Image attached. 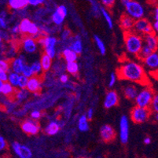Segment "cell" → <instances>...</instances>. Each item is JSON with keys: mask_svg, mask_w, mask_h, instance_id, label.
<instances>
[{"mask_svg": "<svg viewBox=\"0 0 158 158\" xmlns=\"http://www.w3.org/2000/svg\"><path fill=\"white\" fill-rule=\"evenodd\" d=\"M120 79L139 84H147V77L143 67L132 61H123L116 70Z\"/></svg>", "mask_w": 158, "mask_h": 158, "instance_id": "cell-1", "label": "cell"}, {"mask_svg": "<svg viewBox=\"0 0 158 158\" xmlns=\"http://www.w3.org/2000/svg\"><path fill=\"white\" fill-rule=\"evenodd\" d=\"M124 44L127 52L138 56L144 45V40L141 35L134 31H127L124 34Z\"/></svg>", "mask_w": 158, "mask_h": 158, "instance_id": "cell-2", "label": "cell"}, {"mask_svg": "<svg viewBox=\"0 0 158 158\" xmlns=\"http://www.w3.org/2000/svg\"><path fill=\"white\" fill-rule=\"evenodd\" d=\"M121 2L125 7L126 14L130 16L135 21L143 18L145 10L140 2L134 0H123Z\"/></svg>", "mask_w": 158, "mask_h": 158, "instance_id": "cell-3", "label": "cell"}, {"mask_svg": "<svg viewBox=\"0 0 158 158\" xmlns=\"http://www.w3.org/2000/svg\"><path fill=\"white\" fill-rule=\"evenodd\" d=\"M154 95V92L150 87H145L139 91L137 98L135 100L136 106L150 109Z\"/></svg>", "mask_w": 158, "mask_h": 158, "instance_id": "cell-4", "label": "cell"}, {"mask_svg": "<svg viewBox=\"0 0 158 158\" xmlns=\"http://www.w3.org/2000/svg\"><path fill=\"white\" fill-rule=\"evenodd\" d=\"M151 112L150 109L135 106L131 111V119L135 123H143L149 120Z\"/></svg>", "mask_w": 158, "mask_h": 158, "instance_id": "cell-5", "label": "cell"}, {"mask_svg": "<svg viewBox=\"0 0 158 158\" xmlns=\"http://www.w3.org/2000/svg\"><path fill=\"white\" fill-rule=\"evenodd\" d=\"M133 30H134L135 32L138 33L139 35L140 34H143L144 35H146L155 33L153 28V25L146 18H142V19L135 21L134 29Z\"/></svg>", "mask_w": 158, "mask_h": 158, "instance_id": "cell-6", "label": "cell"}, {"mask_svg": "<svg viewBox=\"0 0 158 158\" xmlns=\"http://www.w3.org/2000/svg\"><path fill=\"white\" fill-rule=\"evenodd\" d=\"M21 129L25 134L28 135H35L40 131V123L32 119H27L21 124Z\"/></svg>", "mask_w": 158, "mask_h": 158, "instance_id": "cell-7", "label": "cell"}, {"mask_svg": "<svg viewBox=\"0 0 158 158\" xmlns=\"http://www.w3.org/2000/svg\"><path fill=\"white\" fill-rule=\"evenodd\" d=\"M120 139L123 144H126L129 139V120L125 115L120 120Z\"/></svg>", "mask_w": 158, "mask_h": 158, "instance_id": "cell-8", "label": "cell"}, {"mask_svg": "<svg viewBox=\"0 0 158 158\" xmlns=\"http://www.w3.org/2000/svg\"><path fill=\"white\" fill-rule=\"evenodd\" d=\"M12 149L15 154L19 158H31L32 152L29 147L25 145H22L18 142L12 143Z\"/></svg>", "mask_w": 158, "mask_h": 158, "instance_id": "cell-9", "label": "cell"}, {"mask_svg": "<svg viewBox=\"0 0 158 158\" xmlns=\"http://www.w3.org/2000/svg\"><path fill=\"white\" fill-rule=\"evenodd\" d=\"M119 103V96L115 90H109L105 96L103 106L106 109H111L117 106Z\"/></svg>", "mask_w": 158, "mask_h": 158, "instance_id": "cell-10", "label": "cell"}, {"mask_svg": "<svg viewBox=\"0 0 158 158\" xmlns=\"http://www.w3.org/2000/svg\"><path fill=\"white\" fill-rule=\"evenodd\" d=\"M116 131L110 124H105L100 128V136L105 143H110L116 138Z\"/></svg>", "mask_w": 158, "mask_h": 158, "instance_id": "cell-11", "label": "cell"}, {"mask_svg": "<svg viewBox=\"0 0 158 158\" xmlns=\"http://www.w3.org/2000/svg\"><path fill=\"white\" fill-rule=\"evenodd\" d=\"M26 64V60L24 55H19L18 57H14L10 61L11 72L21 75L23 69Z\"/></svg>", "mask_w": 158, "mask_h": 158, "instance_id": "cell-12", "label": "cell"}, {"mask_svg": "<svg viewBox=\"0 0 158 158\" xmlns=\"http://www.w3.org/2000/svg\"><path fill=\"white\" fill-rule=\"evenodd\" d=\"M37 43L34 38L31 36H24L22 40V48L28 54H34L37 51Z\"/></svg>", "mask_w": 158, "mask_h": 158, "instance_id": "cell-13", "label": "cell"}, {"mask_svg": "<svg viewBox=\"0 0 158 158\" xmlns=\"http://www.w3.org/2000/svg\"><path fill=\"white\" fill-rule=\"evenodd\" d=\"M27 90L32 94H38L42 90V80L40 77H32L28 80Z\"/></svg>", "mask_w": 158, "mask_h": 158, "instance_id": "cell-14", "label": "cell"}, {"mask_svg": "<svg viewBox=\"0 0 158 158\" xmlns=\"http://www.w3.org/2000/svg\"><path fill=\"white\" fill-rule=\"evenodd\" d=\"M135 23V21L131 18L130 16L125 14H123L120 18V26L121 27L122 29L125 31V32H127V31H131L134 29Z\"/></svg>", "mask_w": 158, "mask_h": 158, "instance_id": "cell-15", "label": "cell"}, {"mask_svg": "<svg viewBox=\"0 0 158 158\" xmlns=\"http://www.w3.org/2000/svg\"><path fill=\"white\" fill-rule=\"evenodd\" d=\"M38 43L44 47V50H46V49L55 48L57 44V40L55 36L46 35V36H40Z\"/></svg>", "mask_w": 158, "mask_h": 158, "instance_id": "cell-16", "label": "cell"}, {"mask_svg": "<svg viewBox=\"0 0 158 158\" xmlns=\"http://www.w3.org/2000/svg\"><path fill=\"white\" fill-rule=\"evenodd\" d=\"M143 61L149 69H158V51L152 53L150 55L145 58Z\"/></svg>", "mask_w": 158, "mask_h": 158, "instance_id": "cell-17", "label": "cell"}, {"mask_svg": "<svg viewBox=\"0 0 158 158\" xmlns=\"http://www.w3.org/2000/svg\"><path fill=\"white\" fill-rule=\"evenodd\" d=\"M144 40V44L147 46L148 47L151 49L153 52L157 51L158 49V38L155 33L153 34H149V35H146L143 37Z\"/></svg>", "mask_w": 158, "mask_h": 158, "instance_id": "cell-18", "label": "cell"}, {"mask_svg": "<svg viewBox=\"0 0 158 158\" xmlns=\"http://www.w3.org/2000/svg\"><path fill=\"white\" fill-rule=\"evenodd\" d=\"M61 123L56 120H52V121L49 122L47 124V126L44 128V132L47 135H55L59 132L61 129Z\"/></svg>", "mask_w": 158, "mask_h": 158, "instance_id": "cell-19", "label": "cell"}, {"mask_svg": "<svg viewBox=\"0 0 158 158\" xmlns=\"http://www.w3.org/2000/svg\"><path fill=\"white\" fill-rule=\"evenodd\" d=\"M139 93V91L137 87L134 84L126 85L125 87L123 88V94L126 98L129 99V100H135Z\"/></svg>", "mask_w": 158, "mask_h": 158, "instance_id": "cell-20", "label": "cell"}, {"mask_svg": "<svg viewBox=\"0 0 158 158\" xmlns=\"http://www.w3.org/2000/svg\"><path fill=\"white\" fill-rule=\"evenodd\" d=\"M16 88L13 87L8 82L0 81V92L6 97H14L16 94Z\"/></svg>", "mask_w": 158, "mask_h": 158, "instance_id": "cell-21", "label": "cell"}, {"mask_svg": "<svg viewBox=\"0 0 158 158\" xmlns=\"http://www.w3.org/2000/svg\"><path fill=\"white\" fill-rule=\"evenodd\" d=\"M28 0H10L8 2V6L10 9L18 10H24L28 6Z\"/></svg>", "mask_w": 158, "mask_h": 158, "instance_id": "cell-22", "label": "cell"}, {"mask_svg": "<svg viewBox=\"0 0 158 158\" xmlns=\"http://www.w3.org/2000/svg\"><path fill=\"white\" fill-rule=\"evenodd\" d=\"M62 57L67 63L75 62V61H77V58H78V54L74 52L73 50L67 47V48L63 50Z\"/></svg>", "mask_w": 158, "mask_h": 158, "instance_id": "cell-23", "label": "cell"}, {"mask_svg": "<svg viewBox=\"0 0 158 158\" xmlns=\"http://www.w3.org/2000/svg\"><path fill=\"white\" fill-rule=\"evenodd\" d=\"M69 48H70L71 50H73L74 52L77 53V54H80L83 51V43H82V40L78 35L75 37L74 40L70 43L69 47Z\"/></svg>", "mask_w": 158, "mask_h": 158, "instance_id": "cell-24", "label": "cell"}, {"mask_svg": "<svg viewBox=\"0 0 158 158\" xmlns=\"http://www.w3.org/2000/svg\"><path fill=\"white\" fill-rule=\"evenodd\" d=\"M52 58L49 57L48 55L44 53L40 58V63L42 65V68L44 72H47L51 69V66H52Z\"/></svg>", "mask_w": 158, "mask_h": 158, "instance_id": "cell-25", "label": "cell"}, {"mask_svg": "<svg viewBox=\"0 0 158 158\" xmlns=\"http://www.w3.org/2000/svg\"><path fill=\"white\" fill-rule=\"evenodd\" d=\"M31 23H32V21H31L28 18H23L20 21L19 27L21 34H22V35H28V30H29Z\"/></svg>", "mask_w": 158, "mask_h": 158, "instance_id": "cell-26", "label": "cell"}, {"mask_svg": "<svg viewBox=\"0 0 158 158\" xmlns=\"http://www.w3.org/2000/svg\"><path fill=\"white\" fill-rule=\"evenodd\" d=\"M78 128L81 132H86L89 130V120L86 115H82L79 118Z\"/></svg>", "mask_w": 158, "mask_h": 158, "instance_id": "cell-27", "label": "cell"}, {"mask_svg": "<svg viewBox=\"0 0 158 158\" xmlns=\"http://www.w3.org/2000/svg\"><path fill=\"white\" fill-rule=\"evenodd\" d=\"M30 92L27 89H20V90L16 91V94L14 98L18 101V102H22L24 100L28 99L29 96Z\"/></svg>", "mask_w": 158, "mask_h": 158, "instance_id": "cell-28", "label": "cell"}, {"mask_svg": "<svg viewBox=\"0 0 158 158\" xmlns=\"http://www.w3.org/2000/svg\"><path fill=\"white\" fill-rule=\"evenodd\" d=\"M66 71L68 72L69 74L72 75H77V73H79V64L77 61L75 62H69V63H66L65 66Z\"/></svg>", "mask_w": 158, "mask_h": 158, "instance_id": "cell-29", "label": "cell"}, {"mask_svg": "<svg viewBox=\"0 0 158 158\" xmlns=\"http://www.w3.org/2000/svg\"><path fill=\"white\" fill-rule=\"evenodd\" d=\"M20 75L18 73H15L14 72H10L9 73V78H8V83L11 84L14 87L18 88V83H19Z\"/></svg>", "mask_w": 158, "mask_h": 158, "instance_id": "cell-30", "label": "cell"}, {"mask_svg": "<svg viewBox=\"0 0 158 158\" xmlns=\"http://www.w3.org/2000/svg\"><path fill=\"white\" fill-rule=\"evenodd\" d=\"M94 43H95L96 46H97L99 52L101 53L102 55H104L106 54V46H105L104 42L102 41L101 38L98 35H94Z\"/></svg>", "mask_w": 158, "mask_h": 158, "instance_id": "cell-31", "label": "cell"}, {"mask_svg": "<svg viewBox=\"0 0 158 158\" xmlns=\"http://www.w3.org/2000/svg\"><path fill=\"white\" fill-rule=\"evenodd\" d=\"M31 69H32L33 74L35 77H40V75L44 73V70H43L42 65H41V63L40 61H35L31 64Z\"/></svg>", "mask_w": 158, "mask_h": 158, "instance_id": "cell-32", "label": "cell"}, {"mask_svg": "<svg viewBox=\"0 0 158 158\" xmlns=\"http://www.w3.org/2000/svg\"><path fill=\"white\" fill-rule=\"evenodd\" d=\"M64 17L61 14H60L58 11L55 10L53 13L52 16H51V20H52L53 23L55 24L56 25H61L62 24V23L64 22Z\"/></svg>", "mask_w": 158, "mask_h": 158, "instance_id": "cell-33", "label": "cell"}, {"mask_svg": "<svg viewBox=\"0 0 158 158\" xmlns=\"http://www.w3.org/2000/svg\"><path fill=\"white\" fill-rule=\"evenodd\" d=\"M101 13H102V15L103 18H104V19L106 20V23H107L109 28H113V19H112L111 16H110V14H109L108 10H106V8H105L104 6H102Z\"/></svg>", "mask_w": 158, "mask_h": 158, "instance_id": "cell-34", "label": "cell"}, {"mask_svg": "<svg viewBox=\"0 0 158 158\" xmlns=\"http://www.w3.org/2000/svg\"><path fill=\"white\" fill-rule=\"evenodd\" d=\"M152 53H153V51H152L151 49L149 48V47H148L147 46L145 45L144 44L143 47V48H142V50H141V51L139 52V55H138V57H139L140 60L143 61L145 58H146L148 56L150 55Z\"/></svg>", "mask_w": 158, "mask_h": 158, "instance_id": "cell-35", "label": "cell"}, {"mask_svg": "<svg viewBox=\"0 0 158 158\" xmlns=\"http://www.w3.org/2000/svg\"><path fill=\"white\" fill-rule=\"evenodd\" d=\"M90 6H91V11L93 13V15H94L95 17H98L100 16V14H102L101 13V8L102 6H100V4L97 2V1H90Z\"/></svg>", "mask_w": 158, "mask_h": 158, "instance_id": "cell-36", "label": "cell"}, {"mask_svg": "<svg viewBox=\"0 0 158 158\" xmlns=\"http://www.w3.org/2000/svg\"><path fill=\"white\" fill-rule=\"evenodd\" d=\"M11 65H10V61L7 59H2L0 61V70L2 71H5L6 73H10Z\"/></svg>", "mask_w": 158, "mask_h": 158, "instance_id": "cell-37", "label": "cell"}, {"mask_svg": "<svg viewBox=\"0 0 158 158\" xmlns=\"http://www.w3.org/2000/svg\"><path fill=\"white\" fill-rule=\"evenodd\" d=\"M23 76L24 77H26L27 78L30 79L32 77H34V74H33V72L32 69H31V67L30 64H26L24 65V69H23V71H22V74Z\"/></svg>", "mask_w": 158, "mask_h": 158, "instance_id": "cell-38", "label": "cell"}, {"mask_svg": "<svg viewBox=\"0 0 158 158\" xmlns=\"http://www.w3.org/2000/svg\"><path fill=\"white\" fill-rule=\"evenodd\" d=\"M28 80H29V79L27 78L26 77H24L23 75H20L19 83H18V88L26 89L27 86H28Z\"/></svg>", "mask_w": 158, "mask_h": 158, "instance_id": "cell-39", "label": "cell"}, {"mask_svg": "<svg viewBox=\"0 0 158 158\" xmlns=\"http://www.w3.org/2000/svg\"><path fill=\"white\" fill-rule=\"evenodd\" d=\"M150 110L151 111L154 112L155 113H158V93L155 94L153 97V102H152L151 106H150Z\"/></svg>", "mask_w": 158, "mask_h": 158, "instance_id": "cell-40", "label": "cell"}, {"mask_svg": "<svg viewBox=\"0 0 158 158\" xmlns=\"http://www.w3.org/2000/svg\"><path fill=\"white\" fill-rule=\"evenodd\" d=\"M71 31L69 29H68V28H64V29L62 30V31L61 33V39L63 41H66V40H68L71 37Z\"/></svg>", "mask_w": 158, "mask_h": 158, "instance_id": "cell-41", "label": "cell"}, {"mask_svg": "<svg viewBox=\"0 0 158 158\" xmlns=\"http://www.w3.org/2000/svg\"><path fill=\"white\" fill-rule=\"evenodd\" d=\"M30 116H31V119L37 121L39 119L41 118V116H42V113H41L40 110H33V111L30 113Z\"/></svg>", "mask_w": 158, "mask_h": 158, "instance_id": "cell-42", "label": "cell"}, {"mask_svg": "<svg viewBox=\"0 0 158 158\" xmlns=\"http://www.w3.org/2000/svg\"><path fill=\"white\" fill-rule=\"evenodd\" d=\"M56 10L58 11L60 14H62L64 18H66V16L68 15V10H67V8H66L64 5L58 6L56 8Z\"/></svg>", "mask_w": 158, "mask_h": 158, "instance_id": "cell-43", "label": "cell"}, {"mask_svg": "<svg viewBox=\"0 0 158 158\" xmlns=\"http://www.w3.org/2000/svg\"><path fill=\"white\" fill-rule=\"evenodd\" d=\"M45 51V54L47 55H48L49 57H51V58H54L55 57L56 54H57V51H56V47L55 48H50V49H46L44 50Z\"/></svg>", "mask_w": 158, "mask_h": 158, "instance_id": "cell-44", "label": "cell"}, {"mask_svg": "<svg viewBox=\"0 0 158 158\" xmlns=\"http://www.w3.org/2000/svg\"><path fill=\"white\" fill-rule=\"evenodd\" d=\"M101 3L104 6V7L108 8V9H110L114 5L115 1L114 0H102Z\"/></svg>", "mask_w": 158, "mask_h": 158, "instance_id": "cell-45", "label": "cell"}, {"mask_svg": "<svg viewBox=\"0 0 158 158\" xmlns=\"http://www.w3.org/2000/svg\"><path fill=\"white\" fill-rule=\"evenodd\" d=\"M8 78H9V73L0 70V81L3 83L8 82Z\"/></svg>", "mask_w": 158, "mask_h": 158, "instance_id": "cell-46", "label": "cell"}, {"mask_svg": "<svg viewBox=\"0 0 158 158\" xmlns=\"http://www.w3.org/2000/svg\"><path fill=\"white\" fill-rule=\"evenodd\" d=\"M116 74L115 73H111L110 77V81H109V87H112L115 85L116 82Z\"/></svg>", "mask_w": 158, "mask_h": 158, "instance_id": "cell-47", "label": "cell"}, {"mask_svg": "<svg viewBox=\"0 0 158 158\" xmlns=\"http://www.w3.org/2000/svg\"><path fill=\"white\" fill-rule=\"evenodd\" d=\"M28 3L32 6H39L44 3V0H28Z\"/></svg>", "mask_w": 158, "mask_h": 158, "instance_id": "cell-48", "label": "cell"}, {"mask_svg": "<svg viewBox=\"0 0 158 158\" xmlns=\"http://www.w3.org/2000/svg\"><path fill=\"white\" fill-rule=\"evenodd\" d=\"M7 147V142L3 136H0V150H4Z\"/></svg>", "mask_w": 158, "mask_h": 158, "instance_id": "cell-49", "label": "cell"}, {"mask_svg": "<svg viewBox=\"0 0 158 158\" xmlns=\"http://www.w3.org/2000/svg\"><path fill=\"white\" fill-rule=\"evenodd\" d=\"M10 32L14 35H18L19 33H21L20 31V27H19V24H15L12 28H10Z\"/></svg>", "mask_w": 158, "mask_h": 158, "instance_id": "cell-50", "label": "cell"}, {"mask_svg": "<svg viewBox=\"0 0 158 158\" xmlns=\"http://www.w3.org/2000/svg\"><path fill=\"white\" fill-rule=\"evenodd\" d=\"M7 21L6 18H3V17H0V27L3 29H6L7 28Z\"/></svg>", "mask_w": 158, "mask_h": 158, "instance_id": "cell-51", "label": "cell"}, {"mask_svg": "<svg viewBox=\"0 0 158 158\" xmlns=\"http://www.w3.org/2000/svg\"><path fill=\"white\" fill-rule=\"evenodd\" d=\"M59 80L62 84H66L69 81V76L67 74H61L59 77Z\"/></svg>", "mask_w": 158, "mask_h": 158, "instance_id": "cell-52", "label": "cell"}, {"mask_svg": "<svg viewBox=\"0 0 158 158\" xmlns=\"http://www.w3.org/2000/svg\"><path fill=\"white\" fill-rule=\"evenodd\" d=\"M93 116H94V110H93V109L90 108V109H89V110L87 111L86 116H87V118L88 119V120H92Z\"/></svg>", "mask_w": 158, "mask_h": 158, "instance_id": "cell-53", "label": "cell"}, {"mask_svg": "<svg viewBox=\"0 0 158 158\" xmlns=\"http://www.w3.org/2000/svg\"><path fill=\"white\" fill-rule=\"evenodd\" d=\"M153 28L154 30V32L158 33V21H155V22L153 24Z\"/></svg>", "mask_w": 158, "mask_h": 158, "instance_id": "cell-54", "label": "cell"}, {"mask_svg": "<svg viewBox=\"0 0 158 158\" xmlns=\"http://www.w3.org/2000/svg\"><path fill=\"white\" fill-rule=\"evenodd\" d=\"M143 143L146 145H149L151 143V139L149 137H146L144 139H143Z\"/></svg>", "mask_w": 158, "mask_h": 158, "instance_id": "cell-55", "label": "cell"}, {"mask_svg": "<svg viewBox=\"0 0 158 158\" xmlns=\"http://www.w3.org/2000/svg\"><path fill=\"white\" fill-rule=\"evenodd\" d=\"M154 19L155 21H158V6H156L154 10Z\"/></svg>", "mask_w": 158, "mask_h": 158, "instance_id": "cell-56", "label": "cell"}, {"mask_svg": "<svg viewBox=\"0 0 158 158\" xmlns=\"http://www.w3.org/2000/svg\"><path fill=\"white\" fill-rule=\"evenodd\" d=\"M154 120L158 123V113H155L154 114Z\"/></svg>", "mask_w": 158, "mask_h": 158, "instance_id": "cell-57", "label": "cell"}]
</instances>
